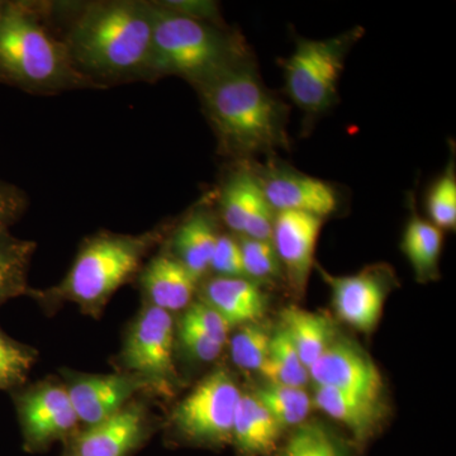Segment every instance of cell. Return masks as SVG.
Segmentation results:
<instances>
[{
    "mask_svg": "<svg viewBox=\"0 0 456 456\" xmlns=\"http://www.w3.org/2000/svg\"><path fill=\"white\" fill-rule=\"evenodd\" d=\"M53 11L75 68L98 89L151 83V2H53Z\"/></svg>",
    "mask_w": 456,
    "mask_h": 456,
    "instance_id": "obj_1",
    "label": "cell"
},
{
    "mask_svg": "<svg viewBox=\"0 0 456 456\" xmlns=\"http://www.w3.org/2000/svg\"><path fill=\"white\" fill-rule=\"evenodd\" d=\"M61 375L77 419L86 428L112 416L134 401V395L152 393L145 379L125 371L86 374L65 369Z\"/></svg>",
    "mask_w": 456,
    "mask_h": 456,
    "instance_id": "obj_12",
    "label": "cell"
},
{
    "mask_svg": "<svg viewBox=\"0 0 456 456\" xmlns=\"http://www.w3.org/2000/svg\"><path fill=\"white\" fill-rule=\"evenodd\" d=\"M272 335L260 322L240 326L230 340L231 356L235 365L244 370L259 371L268 358Z\"/></svg>",
    "mask_w": 456,
    "mask_h": 456,
    "instance_id": "obj_29",
    "label": "cell"
},
{
    "mask_svg": "<svg viewBox=\"0 0 456 456\" xmlns=\"http://www.w3.org/2000/svg\"><path fill=\"white\" fill-rule=\"evenodd\" d=\"M380 402L327 387H316L314 398L317 408L349 428L359 441L370 437L379 424L382 416Z\"/></svg>",
    "mask_w": 456,
    "mask_h": 456,
    "instance_id": "obj_20",
    "label": "cell"
},
{
    "mask_svg": "<svg viewBox=\"0 0 456 456\" xmlns=\"http://www.w3.org/2000/svg\"><path fill=\"white\" fill-rule=\"evenodd\" d=\"M308 371L310 379L317 387L338 389L375 401L382 398L384 384L379 369L353 341L336 338Z\"/></svg>",
    "mask_w": 456,
    "mask_h": 456,
    "instance_id": "obj_14",
    "label": "cell"
},
{
    "mask_svg": "<svg viewBox=\"0 0 456 456\" xmlns=\"http://www.w3.org/2000/svg\"><path fill=\"white\" fill-rule=\"evenodd\" d=\"M281 456H312L311 426L299 428L288 441Z\"/></svg>",
    "mask_w": 456,
    "mask_h": 456,
    "instance_id": "obj_37",
    "label": "cell"
},
{
    "mask_svg": "<svg viewBox=\"0 0 456 456\" xmlns=\"http://www.w3.org/2000/svg\"><path fill=\"white\" fill-rule=\"evenodd\" d=\"M251 164L264 196L275 213L302 212L325 220L340 208V193L331 183L278 161Z\"/></svg>",
    "mask_w": 456,
    "mask_h": 456,
    "instance_id": "obj_10",
    "label": "cell"
},
{
    "mask_svg": "<svg viewBox=\"0 0 456 456\" xmlns=\"http://www.w3.org/2000/svg\"><path fill=\"white\" fill-rule=\"evenodd\" d=\"M36 248L31 240L0 233V307L31 289L27 278Z\"/></svg>",
    "mask_w": 456,
    "mask_h": 456,
    "instance_id": "obj_24",
    "label": "cell"
},
{
    "mask_svg": "<svg viewBox=\"0 0 456 456\" xmlns=\"http://www.w3.org/2000/svg\"><path fill=\"white\" fill-rule=\"evenodd\" d=\"M28 198L22 189L0 180V233L9 232L25 215Z\"/></svg>",
    "mask_w": 456,
    "mask_h": 456,
    "instance_id": "obj_34",
    "label": "cell"
},
{
    "mask_svg": "<svg viewBox=\"0 0 456 456\" xmlns=\"http://www.w3.org/2000/svg\"><path fill=\"white\" fill-rule=\"evenodd\" d=\"M218 213L237 236L272 240L275 211L264 196L251 161L233 163L217 194Z\"/></svg>",
    "mask_w": 456,
    "mask_h": 456,
    "instance_id": "obj_11",
    "label": "cell"
},
{
    "mask_svg": "<svg viewBox=\"0 0 456 456\" xmlns=\"http://www.w3.org/2000/svg\"><path fill=\"white\" fill-rule=\"evenodd\" d=\"M241 395L231 374L218 369L203 378L174 408L171 425L180 436L194 444L218 446L231 443Z\"/></svg>",
    "mask_w": 456,
    "mask_h": 456,
    "instance_id": "obj_8",
    "label": "cell"
},
{
    "mask_svg": "<svg viewBox=\"0 0 456 456\" xmlns=\"http://www.w3.org/2000/svg\"><path fill=\"white\" fill-rule=\"evenodd\" d=\"M175 326L169 312L146 303L126 332L118 355L119 371L139 375L154 395H173L178 383Z\"/></svg>",
    "mask_w": 456,
    "mask_h": 456,
    "instance_id": "obj_7",
    "label": "cell"
},
{
    "mask_svg": "<svg viewBox=\"0 0 456 456\" xmlns=\"http://www.w3.org/2000/svg\"><path fill=\"white\" fill-rule=\"evenodd\" d=\"M218 236L215 213L208 206H200L176 226L167 248L200 281L209 272Z\"/></svg>",
    "mask_w": 456,
    "mask_h": 456,
    "instance_id": "obj_19",
    "label": "cell"
},
{
    "mask_svg": "<svg viewBox=\"0 0 456 456\" xmlns=\"http://www.w3.org/2000/svg\"><path fill=\"white\" fill-rule=\"evenodd\" d=\"M179 340L189 355L203 362H211L221 356L224 345L220 344L196 326L180 321Z\"/></svg>",
    "mask_w": 456,
    "mask_h": 456,
    "instance_id": "obj_33",
    "label": "cell"
},
{
    "mask_svg": "<svg viewBox=\"0 0 456 456\" xmlns=\"http://www.w3.org/2000/svg\"><path fill=\"white\" fill-rule=\"evenodd\" d=\"M209 270L215 273L216 277L245 278L241 248L237 236L220 233Z\"/></svg>",
    "mask_w": 456,
    "mask_h": 456,
    "instance_id": "obj_31",
    "label": "cell"
},
{
    "mask_svg": "<svg viewBox=\"0 0 456 456\" xmlns=\"http://www.w3.org/2000/svg\"><path fill=\"white\" fill-rule=\"evenodd\" d=\"M37 360V350L9 338L0 329V391L13 393L25 386Z\"/></svg>",
    "mask_w": 456,
    "mask_h": 456,
    "instance_id": "obj_28",
    "label": "cell"
},
{
    "mask_svg": "<svg viewBox=\"0 0 456 456\" xmlns=\"http://www.w3.org/2000/svg\"><path fill=\"white\" fill-rule=\"evenodd\" d=\"M312 456H346L340 443L329 431L311 426Z\"/></svg>",
    "mask_w": 456,
    "mask_h": 456,
    "instance_id": "obj_36",
    "label": "cell"
},
{
    "mask_svg": "<svg viewBox=\"0 0 456 456\" xmlns=\"http://www.w3.org/2000/svg\"><path fill=\"white\" fill-rule=\"evenodd\" d=\"M283 428L251 395H241L233 419L232 441L248 455L270 454Z\"/></svg>",
    "mask_w": 456,
    "mask_h": 456,
    "instance_id": "obj_22",
    "label": "cell"
},
{
    "mask_svg": "<svg viewBox=\"0 0 456 456\" xmlns=\"http://www.w3.org/2000/svg\"><path fill=\"white\" fill-rule=\"evenodd\" d=\"M140 283L146 303L171 314L187 310L200 281L167 248L142 269Z\"/></svg>",
    "mask_w": 456,
    "mask_h": 456,
    "instance_id": "obj_18",
    "label": "cell"
},
{
    "mask_svg": "<svg viewBox=\"0 0 456 456\" xmlns=\"http://www.w3.org/2000/svg\"><path fill=\"white\" fill-rule=\"evenodd\" d=\"M14 406L26 445L41 450L73 436L80 425L61 380L46 379L13 392Z\"/></svg>",
    "mask_w": 456,
    "mask_h": 456,
    "instance_id": "obj_9",
    "label": "cell"
},
{
    "mask_svg": "<svg viewBox=\"0 0 456 456\" xmlns=\"http://www.w3.org/2000/svg\"><path fill=\"white\" fill-rule=\"evenodd\" d=\"M321 273L331 288L332 305L342 322L364 334L373 332L395 283L392 270L388 266L374 265L358 274L342 277L323 270Z\"/></svg>",
    "mask_w": 456,
    "mask_h": 456,
    "instance_id": "obj_13",
    "label": "cell"
},
{
    "mask_svg": "<svg viewBox=\"0 0 456 456\" xmlns=\"http://www.w3.org/2000/svg\"><path fill=\"white\" fill-rule=\"evenodd\" d=\"M241 248L245 278L251 281H274L284 272L272 240H255L237 236Z\"/></svg>",
    "mask_w": 456,
    "mask_h": 456,
    "instance_id": "obj_30",
    "label": "cell"
},
{
    "mask_svg": "<svg viewBox=\"0 0 456 456\" xmlns=\"http://www.w3.org/2000/svg\"><path fill=\"white\" fill-rule=\"evenodd\" d=\"M0 84L33 95L98 89L75 68L53 2L0 0Z\"/></svg>",
    "mask_w": 456,
    "mask_h": 456,
    "instance_id": "obj_3",
    "label": "cell"
},
{
    "mask_svg": "<svg viewBox=\"0 0 456 456\" xmlns=\"http://www.w3.org/2000/svg\"><path fill=\"white\" fill-rule=\"evenodd\" d=\"M167 230L165 224L139 235L99 231L84 240L60 283L49 289H29L27 296L50 310L73 303L84 314L98 318L113 294L139 274L143 260Z\"/></svg>",
    "mask_w": 456,
    "mask_h": 456,
    "instance_id": "obj_4",
    "label": "cell"
},
{
    "mask_svg": "<svg viewBox=\"0 0 456 456\" xmlns=\"http://www.w3.org/2000/svg\"><path fill=\"white\" fill-rule=\"evenodd\" d=\"M452 158L444 173L432 182L425 197L428 218L443 232L456 228L455 156Z\"/></svg>",
    "mask_w": 456,
    "mask_h": 456,
    "instance_id": "obj_27",
    "label": "cell"
},
{
    "mask_svg": "<svg viewBox=\"0 0 456 456\" xmlns=\"http://www.w3.org/2000/svg\"><path fill=\"white\" fill-rule=\"evenodd\" d=\"M281 327L307 369L336 338L334 326L329 318L296 305H289L281 312Z\"/></svg>",
    "mask_w": 456,
    "mask_h": 456,
    "instance_id": "obj_23",
    "label": "cell"
},
{
    "mask_svg": "<svg viewBox=\"0 0 456 456\" xmlns=\"http://www.w3.org/2000/svg\"><path fill=\"white\" fill-rule=\"evenodd\" d=\"M200 301L217 311L231 329L259 323L268 310V297L259 281L215 277L203 284Z\"/></svg>",
    "mask_w": 456,
    "mask_h": 456,
    "instance_id": "obj_17",
    "label": "cell"
},
{
    "mask_svg": "<svg viewBox=\"0 0 456 456\" xmlns=\"http://www.w3.org/2000/svg\"><path fill=\"white\" fill-rule=\"evenodd\" d=\"M151 83L161 77H182L194 89L224 71L254 59L250 46L237 29L182 16L151 2Z\"/></svg>",
    "mask_w": 456,
    "mask_h": 456,
    "instance_id": "obj_5",
    "label": "cell"
},
{
    "mask_svg": "<svg viewBox=\"0 0 456 456\" xmlns=\"http://www.w3.org/2000/svg\"><path fill=\"white\" fill-rule=\"evenodd\" d=\"M149 431V411L134 399L103 421L74 434L73 452L79 456H128Z\"/></svg>",
    "mask_w": 456,
    "mask_h": 456,
    "instance_id": "obj_16",
    "label": "cell"
},
{
    "mask_svg": "<svg viewBox=\"0 0 456 456\" xmlns=\"http://www.w3.org/2000/svg\"><path fill=\"white\" fill-rule=\"evenodd\" d=\"M259 373L269 384L294 388H305L310 380V371L281 327L272 335L268 358L261 365Z\"/></svg>",
    "mask_w": 456,
    "mask_h": 456,
    "instance_id": "obj_25",
    "label": "cell"
},
{
    "mask_svg": "<svg viewBox=\"0 0 456 456\" xmlns=\"http://www.w3.org/2000/svg\"><path fill=\"white\" fill-rule=\"evenodd\" d=\"M180 321L196 326L204 334L222 345L227 344L228 335L232 330L217 311L202 301L191 302Z\"/></svg>",
    "mask_w": 456,
    "mask_h": 456,
    "instance_id": "obj_32",
    "label": "cell"
},
{
    "mask_svg": "<svg viewBox=\"0 0 456 456\" xmlns=\"http://www.w3.org/2000/svg\"><path fill=\"white\" fill-rule=\"evenodd\" d=\"M364 33L362 27L356 26L325 40L297 37L293 53L281 60L285 93L308 121L338 103L345 61Z\"/></svg>",
    "mask_w": 456,
    "mask_h": 456,
    "instance_id": "obj_6",
    "label": "cell"
},
{
    "mask_svg": "<svg viewBox=\"0 0 456 456\" xmlns=\"http://www.w3.org/2000/svg\"><path fill=\"white\" fill-rule=\"evenodd\" d=\"M66 456H79V455H77V452H71V454H69V455H66Z\"/></svg>",
    "mask_w": 456,
    "mask_h": 456,
    "instance_id": "obj_38",
    "label": "cell"
},
{
    "mask_svg": "<svg viewBox=\"0 0 456 456\" xmlns=\"http://www.w3.org/2000/svg\"><path fill=\"white\" fill-rule=\"evenodd\" d=\"M323 218L302 212L275 213L272 242L284 277L297 296L305 292L314 265Z\"/></svg>",
    "mask_w": 456,
    "mask_h": 456,
    "instance_id": "obj_15",
    "label": "cell"
},
{
    "mask_svg": "<svg viewBox=\"0 0 456 456\" xmlns=\"http://www.w3.org/2000/svg\"><path fill=\"white\" fill-rule=\"evenodd\" d=\"M415 200V193L411 191L408 194V202L412 213L404 227L401 248L410 261L416 278L419 281H431L439 273L444 232L430 221L417 215Z\"/></svg>",
    "mask_w": 456,
    "mask_h": 456,
    "instance_id": "obj_21",
    "label": "cell"
},
{
    "mask_svg": "<svg viewBox=\"0 0 456 456\" xmlns=\"http://www.w3.org/2000/svg\"><path fill=\"white\" fill-rule=\"evenodd\" d=\"M161 4L176 12L182 16L193 18V20H203V22L224 25V18L220 13V7L217 3L207 2V0H173V2H161Z\"/></svg>",
    "mask_w": 456,
    "mask_h": 456,
    "instance_id": "obj_35",
    "label": "cell"
},
{
    "mask_svg": "<svg viewBox=\"0 0 456 456\" xmlns=\"http://www.w3.org/2000/svg\"><path fill=\"white\" fill-rule=\"evenodd\" d=\"M196 92L224 158L239 163L289 150V108L263 82L255 57Z\"/></svg>",
    "mask_w": 456,
    "mask_h": 456,
    "instance_id": "obj_2",
    "label": "cell"
},
{
    "mask_svg": "<svg viewBox=\"0 0 456 456\" xmlns=\"http://www.w3.org/2000/svg\"><path fill=\"white\" fill-rule=\"evenodd\" d=\"M253 395L281 428L301 425L311 411L312 401L305 388L268 384Z\"/></svg>",
    "mask_w": 456,
    "mask_h": 456,
    "instance_id": "obj_26",
    "label": "cell"
}]
</instances>
